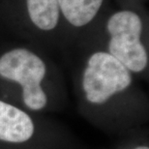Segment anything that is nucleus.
<instances>
[{
    "label": "nucleus",
    "instance_id": "f03ea898",
    "mask_svg": "<svg viewBox=\"0 0 149 149\" xmlns=\"http://www.w3.org/2000/svg\"><path fill=\"white\" fill-rule=\"evenodd\" d=\"M107 28L111 34L109 54L128 70L141 72L147 65V53L141 42L142 23L134 12L120 11L109 17Z\"/></svg>",
    "mask_w": 149,
    "mask_h": 149
},
{
    "label": "nucleus",
    "instance_id": "0eeeda50",
    "mask_svg": "<svg viewBox=\"0 0 149 149\" xmlns=\"http://www.w3.org/2000/svg\"><path fill=\"white\" fill-rule=\"evenodd\" d=\"M136 149H148L147 147H143V146H142V147H138V148H136Z\"/></svg>",
    "mask_w": 149,
    "mask_h": 149
},
{
    "label": "nucleus",
    "instance_id": "423d86ee",
    "mask_svg": "<svg viewBox=\"0 0 149 149\" xmlns=\"http://www.w3.org/2000/svg\"><path fill=\"white\" fill-rule=\"evenodd\" d=\"M32 22L42 30H52L59 19L58 0H26Z\"/></svg>",
    "mask_w": 149,
    "mask_h": 149
},
{
    "label": "nucleus",
    "instance_id": "20e7f679",
    "mask_svg": "<svg viewBox=\"0 0 149 149\" xmlns=\"http://www.w3.org/2000/svg\"><path fill=\"white\" fill-rule=\"evenodd\" d=\"M34 134V124L24 111L0 101V141H27Z\"/></svg>",
    "mask_w": 149,
    "mask_h": 149
},
{
    "label": "nucleus",
    "instance_id": "f257e3e1",
    "mask_svg": "<svg viewBox=\"0 0 149 149\" xmlns=\"http://www.w3.org/2000/svg\"><path fill=\"white\" fill-rule=\"evenodd\" d=\"M46 74L43 60L25 49H15L0 57V77L22 86L24 104L33 111L47 105V95L41 87Z\"/></svg>",
    "mask_w": 149,
    "mask_h": 149
},
{
    "label": "nucleus",
    "instance_id": "39448f33",
    "mask_svg": "<svg viewBox=\"0 0 149 149\" xmlns=\"http://www.w3.org/2000/svg\"><path fill=\"white\" fill-rule=\"evenodd\" d=\"M104 0H58L65 19L74 26L89 23L100 10Z\"/></svg>",
    "mask_w": 149,
    "mask_h": 149
},
{
    "label": "nucleus",
    "instance_id": "7ed1b4c3",
    "mask_svg": "<svg viewBox=\"0 0 149 149\" xmlns=\"http://www.w3.org/2000/svg\"><path fill=\"white\" fill-rule=\"evenodd\" d=\"M132 77L121 62L107 52H96L88 60L82 86L86 98L93 104H103L116 92L126 89Z\"/></svg>",
    "mask_w": 149,
    "mask_h": 149
}]
</instances>
